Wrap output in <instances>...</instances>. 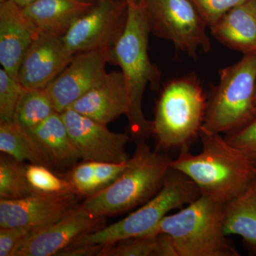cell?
<instances>
[{
  "instance_id": "19",
  "label": "cell",
  "mask_w": 256,
  "mask_h": 256,
  "mask_svg": "<svg viewBox=\"0 0 256 256\" xmlns=\"http://www.w3.org/2000/svg\"><path fill=\"white\" fill-rule=\"evenodd\" d=\"M28 131L48 156L52 168L65 169L73 166L80 159L60 112L55 111L42 124Z\"/></svg>"
},
{
  "instance_id": "3",
  "label": "cell",
  "mask_w": 256,
  "mask_h": 256,
  "mask_svg": "<svg viewBox=\"0 0 256 256\" xmlns=\"http://www.w3.org/2000/svg\"><path fill=\"white\" fill-rule=\"evenodd\" d=\"M172 160L168 154L152 150L146 142L137 144L124 173L105 190L88 197L82 206L100 217L120 214L142 206L162 188Z\"/></svg>"
},
{
  "instance_id": "5",
  "label": "cell",
  "mask_w": 256,
  "mask_h": 256,
  "mask_svg": "<svg viewBox=\"0 0 256 256\" xmlns=\"http://www.w3.org/2000/svg\"><path fill=\"white\" fill-rule=\"evenodd\" d=\"M207 97L191 74L165 86L156 104L152 134L160 150L188 148L204 122Z\"/></svg>"
},
{
  "instance_id": "11",
  "label": "cell",
  "mask_w": 256,
  "mask_h": 256,
  "mask_svg": "<svg viewBox=\"0 0 256 256\" xmlns=\"http://www.w3.org/2000/svg\"><path fill=\"white\" fill-rule=\"evenodd\" d=\"M105 218L79 204L54 223L32 230L18 242L12 256H56L79 236L106 226Z\"/></svg>"
},
{
  "instance_id": "9",
  "label": "cell",
  "mask_w": 256,
  "mask_h": 256,
  "mask_svg": "<svg viewBox=\"0 0 256 256\" xmlns=\"http://www.w3.org/2000/svg\"><path fill=\"white\" fill-rule=\"evenodd\" d=\"M128 4L122 0H97L74 22L63 40L73 54L100 50L110 55L126 28Z\"/></svg>"
},
{
  "instance_id": "20",
  "label": "cell",
  "mask_w": 256,
  "mask_h": 256,
  "mask_svg": "<svg viewBox=\"0 0 256 256\" xmlns=\"http://www.w3.org/2000/svg\"><path fill=\"white\" fill-rule=\"evenodd\" d=\"M226 235H237L256 254V176L246 190L224 204Z\"/></svg>"
},
{
  "instance_id": "24",
  "label": "cell",
  "mask_w": 256,
  "mask_h": 256,
  "mask_svg": "<svg viewBox=\"0 0 256 256\" xmlns=\"http://www.w3.org/2000/svg\"><path fill=\"white\" fill-rule=\"evenodd\" d=\"M38 192L28 183L26 164L14 158L2 154L0 158V198L18 200Z\"/></svg>"
},
{
  "instance_id": "34",
  "label": "cell",
  "mask_w": 256,
  "mask_h": 256,
  "mask_svg": "<svg viewBox=\"0 0 256 256\" xmlns=\"http://www.w3.org/2000/svg\"><path fill=\"white\" fill-rule=\"evenodd\" d=\"M89 1H92L94 2H96L97 1V0H89Z\"/></svg>"
},
{
  "instance_id": "31",
  "label": "cell",
  "mask_w": 256,
  "mask_h": 256,
  "mask_svg": "<svg viewBox=\"0 0 256 256\" xmlns=\"http://www.w3.org/2000/svg\"><path fill=\"white\" fill-rule=\"evenodd\" d=\"M104 247L102 244L69 246L56 256H98Z\"/></svg>"
},
{
  "instance_id": "32",
  "label": "cell",
  "mask_w": 256,
  "mask_h": 256,
  "mask_svg": "<svg viewBox=\"0 0 256 256\" xmlns=\"http://www.w3.org/2000/svg\"><path fill=\"white\" fill-rule=\"evenodd\" d=\"M122 1L126 2L128 5L144 8L146 0H122Z\"/></svg>"
},
{
  "instance_id": "35",
  "label": "cell",
  "mask_w": 256,
  "mask_h": 256,
  "mask_svg": "<svg viewBox=\"0 0 256 256\" xmlns=\"http://www.w3.org/2000/svg\"><path fill=\"white\" fill-rule=\"evenodd\" d=\"M255 102H256V89Z\"/></svg>"
},
{
  "instance_id": "8",
  "label": "cell",
  "mask_w": 256,
  "mask_h": 256,
  "mask_svg": "<svg viewBox=\"0 0 256 256\" xmlns=\"http://www.w3.org/2000/svg\"><path fill=\"white\" fill-rule=\"evenodd\" d=\"M143 9L154 36L194 58L198 50L210 52L208 26L190 0H146Z\"/></svg>"
},
{
  "instance_id": "12",
  "label": "cell",
  "mask_w": 256,
  "mask_h": 256,
  "mask_svg": "<svg viewBox=\"0 0 256 256\" xmlns=\"http://www.w3.org/2000/svg\"><path fill=\"white\" fill-rule=\"evenodd\" d=\"M75 193L42 194L18 200H0V228H42L63 218L78 206Z\"/></svg>"
},
{
  "instance_id": "29",
  "label": "cell",
  "mask_w": 256,
  "mask_h": 256,
  "mask_svg": "<svg viewBox=\"0 0 256 256\" xmlns=\"http://www.w3.org/2000/svg\"><path fill=\"white\" fill-rule=\"evenodd\" d=\"M208 28L213 26L226 13L248 0H190Z\"/></svg>"
},
{
  "instance_id": "2",
  "label": "cell",
  "mask_w": 256,
  "mask_h": 256,
  "mask_svg": "<svg viewBox=\"0 0 256 256\" xmlns=\"http://www.w3.org/2000/svg\"><path fill=\"white\" fill-rule=\"evenodd\" d=\"M149 24L143 8L128 5L126 28L111 52L110 62L124 75L130 98L128 132L136 144L146 142L152 136V122L144 117L142 99L146 88L158 90L161 73L148 56Z\"/></svg>"
},
{
  "instance_id": "33",
  "label": "cell",
  "mask_w": 256,
  "mask_h": 256,
  "mask_svg": "<svg viewBox=\"0 0 256 256\" xmlns=\"http://www.w3.org/2000/svg\"><path fill=\"white\" fill-rule=\"evenodd\" d=\"M16 4L21 6L22 8H26L28 5L31 4L36 0H13Z\"/></svg>"
},
{
  "instance_id": "4",
  "label": "cell",
  "mask_w": 256,
  "mask_h": 256,
  "mask_svg": "<svg viewBox=\"0 0 256 256\" xmlns=\"http://www.w3.org/2000/svg\"><path fill=\"white\" fill-rule=\"evenodd\" d=\"M224 204L201 194L164 216L149 235H170L178 256H239L224 232Z\"/></svg>"
},
{
  "instance_id": "14",
  "label": "cell",
  "mask_w": 256,
  "mask_h": 256,
  "mask_svg": "<svg viewBox=\"0 0 256 256\" xmlns=\"http://www.w3.org/2000/svg\"><path fill=\"white\" fill-rule=\"evenodd\" d=\"M74 56L63 36L40 34L24 56L18 80L26 88H46Z\"/></svg>"
},
{
  "instance_id": "26",
  "label": "cell",
  "mask_w": 256,
  "mask_h": 256,
  "mask_svg": "<svg viewBox=\"0 0 256 256\" xmlns=\"http://www.w3.org/2000/svg\"><path fill=\"white\" fill-rule=\"evenodd\" d=\"M156 235L131 237L105 244L98 256H156Z\"/></svg>"
},
{
  "instance_id": "21",
  "label": "cell",
  "mask_w": 256,
  "mask_h": 256,
  "mask_svg": "<svg viewBox=\"0 0 256 256\" xmlns=\"http://www.w3.org/2000/svg\"><path fill=\"white\" fill-rule=\"evenodd\" d=\"M128 164L129 160L122 163L84 161L74 166L68 180L78 196L88 198L112 184L124 173Z\"/></svg>"
},
{
  "instance_id": "1",
  "label": "cell",
  "mask_w": 256,
  "mask_h": 256,
  "mask_svg": "<svg viewBox=\"0 0 256 256\" xmlns=\"http://www.w3.org/2000/svg\"><path fill=\"white\" fill-rule=\"evenodd\" d=\"M198 137L201 152L194 154L182 148L171 168L192 180L201 194L225 204L246 190L256 176V164L222 134L203 126Z\"/></svg>"
},
{
  "instance_id": "23",
  "label": "cell",
  "mask_w": 256,
  "mask_h": 256,
  "mask_svg": "<svg viewBox=\"0 0 256 256\" xmlns=\"http://www.w3.org/2000/svg\"><path fill=\"white\" fill-rule=\"evenodd\" d=\"M55 111L46 88H24L13 121L30 130L48 118Z\"/></svg>"
},
{
  "instance_id": "25",
  "label": "cell",
  "mask_w": 256,
  "mask_h": 256,
  "mask_svg": "<svg viewBox=\"0 0 256 256\" xmlns=\"http://www.w3.org/2000/svg\"><path fill=\"white\" fill-rule=\"evenodd\" d=\"M26 175L28 183L38 193L76 194L68 180L58 178L43 165L26 164Z\"/></svg>"
},
{
  "instance_id": "27",
  "label": "cell",
  "mask_w": 256,
  "mask_h": 256,
  "mask_svg": "<svg viewBox=\"0 0 256 256\" xmlns=\"http://www.w3.org/2000/svg\"><path fill=\"white\" fill-rule=\"evenodd\" d=\"M23 90L18 79L11 76L4 69H0V122L13 120Z\"/></svg>"
},
{
  "instance_id": "6",
  "label": "cell",
  "mask_w": 256,
  "mask_h": 256,
  "mask_svg": "<svg viewBox=\"0 0 256 256\" xmlns=\"http://www.w3.org/2000/svg\"><path fill=\"white\" fill-rule=\"evenodd\" d=\"M200 195L192 180L171 168L162 188L150 200L124 220L79 236L70 246L105 245L131 237L149 235L172 210L183 208Z\"/></svg>"
},
{
  "instance_id": "10",
  "label": "cell",
  "mask_w": 256,
  "mask_h": 256,
  "mask_svg": "<svg viewBox=\"0 0 256 256\" xmlns=\"http://www.w3.org/2000/svg\"><path fill=\"white\" fill-rule=\"evenodd\" d=\"M69 134L84 161L122 163L131 156L126 146L132 141L130 134L114 132L107 126L72 108L60 112Z\"/></svg>"
},
{
  "instance_id": "13",
  "label": "cell",
  "mask_w": 256,
  "mask_h": 256,
  "mask_svg": "<svg viewBox=\"0 0 256 256\" xmlns=\"http://www.w3.org/2000/svg\"><path fill=\"white\" fill-rule=\"evenodd\" d=\"M110 55L100 50L82 52L74 55L73 60L46 88L55 110L60 112L72 105L107 74L106 66Z\"/></svg>"
},
{
  "instance_id": "22",
  "label": "cell",
  "mask_w": 256,
  "mask_h": 256,
  "mask_svg": "<svg viewBox=\"0 0 256 256\" xmlns=\"http://www.w3.org/2000/svg\"><path fill=\"white\" fill-rule=\"evenodd\" d=\"M0 151L16 161L52 169L48 156L31 133L14 121L0 122Z\"/></svg>"
},
{
  "instance_id": "17",
  "label": "cell",
  "mask_w": 256,
  "mask_h": 256,
  "mask_svg": "<svg viewBox=\"0 0 256 256\" xmlns=\"http://www.w3.org/2000/svg\"><path fill=\"white\" fill-rule=\"evenodd\" d=\"M95 3L89 0H36L22 10L40 34L63 36Z\"/></svg>"
},
{
  "instance_id": "28",
  "label": "cell",
  "mask_w": 256,
  "mask_h": 256,
  "mask_svg": "<svg viewBox=\"0 0 256 256\" xmlns=\"http://www.w3.org/2000/svg\"><path fill=\"white\" fill-rule=\"evenodd\" d=\"M224 138L230 144L244 152L256 164V108L248 122Z\"/></svg>"
},
{
  "instance_id": "18",
  "label": "cell",
  "mask_w": 256,
  "mask_h": 256,
  "mask_svg": "<svg viewBox=\"0 0 256 256\" xmlns=\"http://www.w3.org/2000/svg\"><path fill=\"white\" fill-rule=\"evenodd\" d=\"M210 28L224 46L244 54L256 53V0L235 6Z\"/></svg>"
},
{
  "instance_id": "7",
  "label": "cell",
  "mask_w": 256,
  "mask_h": 256,
  "mask_svg": "<svg viewBox=\"0 0 256 256\" xmlns=\"http://www.w3.org/2000/svg\"><path fill=\"white\" fill-rule=\"evenodd\" d=\"M256 89V53L248 54L220 70V82L207 99L204 127L226 134L242 128L255 112Z\"/></svg>"
},
{
  "instance_id": "15",
  "label": "cell",
  "mask_w": 256,
  "mask_h": 256,
  "mask_svg": "<svg viewBox=\"0 0 256 256\" xmlns=\"http://www.w3.org/2000/svg\"><path fill=\"white\" fill-rule=\"evenodd\" d=\"M40 34L22 8L13 0L0 2V64L13 78L18 79L20 66Z\"/></svg>"
},
{
  "instance_id": "30",
  "label": "cell",
  "mask_w": 256,
  "mask_h": 256,
  "mask_svg": "<svg viewBox=\"0 0 256 256\" xmlns=\"http://www.w3.org/2000/svg\"><path fill=\"white\" fill-rule=\"evenodd\" d=\"M32 230L26 226L0 228V256H12L18 242Z\"/></svg>"
},
{
  "instance_id": "16",
  "label": "cell",
  "mask_w": 256,
  "mask_h": 256,
  "mask_svg": "<svg viewBox=\"0 0 256 256\" xmlns=\"http://www.w3.org/2000/svg\"><path fill=\"white\" fill-rule=\"evenodd\" d=\"M70 108L106 126L122 114L127 116L130 98L122 72L114 70L106 74Z\"/></svg>"
}]
</instances>
